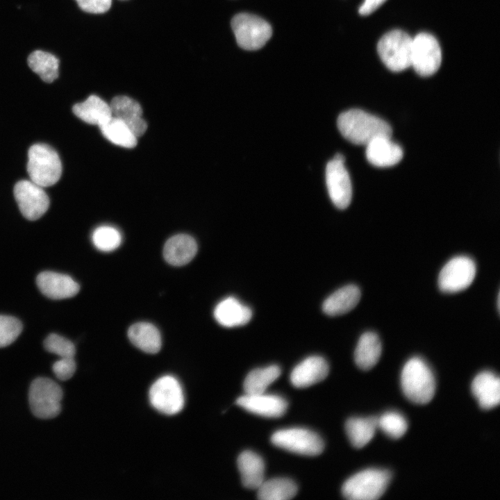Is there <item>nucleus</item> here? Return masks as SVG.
Wrapping results in <instances>:
<instances>
[{"label":"nucleus","instance_id":"nucleus-1","mask_svg":"<svg viewBox=\"0 0 500 500\" xmlns=\"http://www.w3.org/2000/svg\"><path fill=\"white\" fill-rule=\"evenodd\" d=\"M338 129L347 140L357 145H367L380 136L392 137V129L385 120L360 109L341 113L337 121Z\"/></svg>","mask_w":500,"mask_h":500},{"label":"nucleus","instance_id":"nucleus-2","mask_svg":"<svg viewBox=\"0 0 500 500\" xmlns=\"http://www.w3.org/2000/svg\"><path fill=\"white\" fill-rule=\"evenodd\" d=\"M401 385L405 396L417 404L428 403L435 392L434 375L427 364L419 357L410 358L404 365Z\"/></svg>","mask_w":500,"mask_h":500},{"label":"nucleus","instance_id":"nucleus-3","mask_svg":"<svg viewBox=\"0 0 500 500\" xmlns=\"http://www.w3.org/2000/svg\"><path fill=\"white\" fill-rule=\"evenodd\" d=\"M27 172L31 181L45 188L56 183L62 174L58 153L45 144H35L28 150Z\"/></svg>","mask_w":500,"mask_h":500},{"label":"nucleus","instance_id":"nucleus-4","mask_svg":"<svg viewBox=\"0 0 500 500\" xmlns=\"http://www.w3.org/2000/svg\"><path fill=\"white\" fill-rule=\"evenodd\" d=\"M390 479L391 473L388 470L365 469L347 479L342 487V493L351 500H375L384 494Z\"/></svg>","mask_w":500,"mask_h":500},{"label":"nucleus","instance_id":"nucleus-5","mask_svg":"<svg viewBox=\"0 0 500 500\" xmlns=\"http://www.w3.org/2000/svg\"><path fill=\"white\" fill-rule=\"evenodd\" d=\"M412 38L401 30H393L379 40L377 49L385 66L392 72H401L411 66Z\"/></svg>","mask_w":500,"mask_h":500},{"label":"nucleus","instance_id":"nucleus-6","mask_svg":"<svg viewBox=\"0 0 500 500\" xmlns=\"http://www.w3.org/2000/svg\"><path fill=\"white\" fill-rule=\"evenodd\" d=\"M62 398V391L60 385L48 378H38L30 386V407L33 414L38 418L56 417L60 412Z\"/></svg>","mask_w":500,"mask_h":500},{"label":"nucleus","instance_id":"nucleus-7","mask_svg":"<svg viewBox=\"0 0 500 500\" xmlns=\"http://www.w3.org/2000/svg\"><path fill=\"white\" fill-rule=\"evenodd\" d=\"M238 44L245 50L262 48L272 35V29L263 19L248 13L236 15L231 21Z\"/></svg>","mask_w":500,"mask_h":500},{"label":"nucleus","instance_id":"nucleus-8","mask_svg":"<svg viewBox=\"0 0 500 500\" xmlns=\"http://www.w3.org/2000/svg\"><path fill=\"white\" fill-rule=\"evenodd\" d=\"M271 442L278 447L304 456H317L324 447L317 433L302 428L278 430L272 435Z\"/></svg>","mask_w":500,"mask_h":500},{"label":"nucleus","instance_id":"nucleus-9","mask_svg":"<svg viewBox=\"0 0 500 500\" xmlns=\"http://www.w3.org/2000/svg\"><path fill=\"white\" fill-rule=\"evenodd\" d=\"M149 401L158 411L168 415L177 414L184 406V395L178 381L172 376L159 378L151 385Z\"/></svg>","mask_w":500,"mask_h":500},{"label":"nucleus","instance_id":"nucleus-10","mask_svg":"<svg viewBox=\"0 0 500 500\" xmlns=\"http://www.w3.org/2000/svg\"><path fill=\"white\" fill-rule=\"evenodd\" d=\"M476 267L472 259L459 256L451 258L441 269L438 285L441 291L455 293L467 288L476 276Z\"/></svg>","mask_w":500,"mask_h":500},{"label":"nucleus","instance_id":"nucleus-11","mask_svg":"<svg viewBox=\"0 0 500 500\" xmlns=\"http://www.w3.org/2000/svg\"><path fill=\"white\" fill-rule=\"evenodd\" d=\"M441 62V49L434 36L420 33L412 38L411 66L419 75H433L440 68Z\"/></svg>","mask_w":500,"mask_h":500},{"label":"nucleus","instance_id":"nucleus-12","mask_svg":"<svg viewBox=\"0 0 500 500\" xmlns=\"http://www.w3.org/2000/svg\"><path fill=\"white\" fill-rule=\"evenodd\" d=\"M14 196L22 214L29 220L40 218L49 206V199L43 188L32 181L17 182Z\"/></svg>","mask_w":500,"mask_h":500},{"label":"nucleus","instance_id":"nucleus-13","mask_svg":"<svg viewBox=\"0 0 500 500\" xmlns=\"http://www.w3.org/2000/svg\"><path fill=\"white\" fill-rule=\"evenodd\" d=\"M326 183L329 197L339 209L347 208L351 203L352 187L344 160H330L326 168Z\"/></svg>","mask_w":500,"mask_h":500},{"label":"nucleus","instance_id":"nucleus-14","mask_svg":"<svg viewBox=\"0 0 500 500\" xmlns=\"http://www.w3.org/2000/svg\"><path fill=\"white\" fill-rule=\"evenodd\" d=\"M235 403L251 413L265 417H280L288 408V402L284 398L265 392L244 394L238 398Z\"/></svg>","mask_w":500,"mask_h":500},{"label":"nucleus","instance_id":"nucleus-15","mask_svg":"<svg viewBox=\"0 0 500 500\" xmlns=\"http://www.w3.org/2000/svg\"><path fill=\"white\" fill-rule=\"evenodd\" d=\"M40 292L52 299H67L75 296L79 285L71 276L54 272H42L36 278Z\"/></svg>","mask_w":500,"mask_h":500},{"label":"nucleus","instance_id":"nucleus-16","mask_svg":"<svg viewBox=\"0 0 500 500\" xmlns=\"http://www.w3.org/2000/svg\"><path fill=\"white\" fill-rule=\"evenodd\" d=\"M112 116L122 121L138 138L142 135L147 124L142 118V109L135 100L126 96H117L110 104Z\"/></svg>","mask_w":500,"mask_h":500},{"label":"nucleus","instance_id":"nucleus-17","mask_svg":"<svg viewBox=\"0 0 500 500\" xmlns=\"http://www.w3.org/2000/svg\"><path fill=\"white\" fill-rule=\"evenodd\" d=\"M366 158L368 162L378 167H392L403 158L401 147L391 140V137L380 136L366 145Z\"/></svg>","mask_w":500,"mask_h":500},{"label":"nucleus","instance_id":"nucleus-18","mask_svg":"<svg viewBox=\"0 0 500 500\" xmlns=\"http://www.w3.org/2000/svg\"><path fill=\"white\" fill-rule=\"evenodd\" d=\"M328 374V365L319 356H311L294 367L290 382L296 388H307L324 380Z\"/></svg>","mask_w":500,"mask_h":500},{"label":"nucleus","instance_id":"nucleus-19","mask_svg":"<svg viewBox=\"0 0 500 500\" xmlns=\"http://www.w3.org/2000/svg\"><path fill=\"white\" fill-rule=\"evenodd\" d=\"M213 314L218 324L227 328L243 326L252 317L251 308L233 297H226L219 302Z\"/></svg>","mask_w":500,"mask_h":500},{"label":"nucleus","instance_id":"nucleus-20","mask_svg":"<svg viewBox=\"0 0 500 500\" xmlns=\"http://www.w3.org/2000/svg\"><path fill=\"white\" fill-rule=\"evenodd\" d=\"M471 389L483 409H491L499 405L500 380L493 372L484 371L477 374L472 383Z\"/></svg>","mask_w":500,"mask_h":500},{"label":"nucleus","instance_id":"nucleus-21","mask_svg":"<svg viewBox=\"0 0 500 500\" xmlns=\"http://www.w3.org/2000/svg\"><path fill=\"white\" fill-rule=\"evenodd\" d=\"M197 252L195 240L186 234L171 237L165 244L163 256L167 262L174 266H182L190 262Z\"/></svg>","mask_w":500,"mask_h":500},{"label":"nucleus","instance_id":"nucleus-22","mask_svg":"<svg viewBox=\"0 0 500 500\" xmlns=\"http://www.w3.org/2000/svg\"><path fill=\"white\" fill-rule=\"evenodd\" d=\"M360 297V290L358 286L353 284L345 285L325 299L322 310L329 316L345 314L357 306Z\"/></svg>","mask_w":500,"mask_h":500},{"label":"nucleus","instance_id":"nucleus-23","mask_svg":"<svg viewBox=\"0 0 500 500\" xmlns=\"http://www.w3.org/2000/svg\"><path fill=\"white\" fill-rule=\"evenodd\" d=\"M237 463L243 485L249 489H258L264 481L262 458L251 451H244L239 455Z\"/></svg>","mask_w":500,"mask_h":500},{"label":"nucleus","instance_id":"nucleus-24","mask_svg":"<svg viewBox=\"0 0 500 500\" xmlns=\"http://www.w3.org/2000/svg\"><path fill=\"white\" fill-rule=\"evenodd\" d=\"M72 110L83 122L99 126L112 117L110 104L96 95H91L84 101L75 104Z\"/></svg>","mask_w":500,"mask_h":500},{"label":"nucleus","instance_id":"nucleus-25","mask_svg":"<svg viewBox=\"0 0 500 500\" xmlns=\"http://www.w3.org/2000/svg\"><path fill=\"white\" fill-rule=\"evenodd\" d=\"M128 337L134 346L145 353L154 354L161 349L160 331L151 323L138 322L133 324L128 330Z\"/></svg>","mask_w":500,"mask_h":500},{"label":"nucleus","instance_id":"nucleus-26","mask_svg":"<svg viewBox=\"0 0 500 500\" xmlns=\"http://www.w3.org/2000/svg\"><path fill=\"white\" fill-rule=\"evenodd\" d=\"M381 351L378 336L374 332H366L360 336L356 347L355 362L363 370L370 369L378 362Z\"/></svg>","mask_w":500,"mask_h":500},{"label":"nucleus","instance_id":"nucleus-27","mask_svg":"<svg viewBox=\"0 0 500 500\" xmlns=\"http://www.w3.org/2000/svg\"><path fill=\"white\" fill-rule=\"evenodd\" d=\"M378 428V417H352L345 424V431L351 444L362 448L373 438Z\"/></svg>","mask_w":500,"mask_h":500},{"label":"nucleus","instance_id":"nucleus-28","mask_svg":"<svg viewBox=\"0 0 500 500\" xmlns=\"http://www.w3.org/2000/svg\"><path fill=\"white\" fill-rule=\"evenodd\" d=\"M257 490L259 499L288 500L296 495L298 489L290 478H275L264 481Z\"/></svg>","mask_w":500,"mask_h":500},{"label":"nucleus","instance_id":"nucleus-29","mask_svg":"<svg viewBox=\"0 0 500 500\" xmlns=\"http://www.w3.org/2000/svg\"><path fill=\"white\" fill-rule=\"evenodd\" d=\"M281 373L280 367L276 365L251 371L246 376L243 384L245 394L265 392L268 386L279 377Z\"/></svg>","mask_w":500,"mask_h":500},{"label":"nucleus","instance_id":"nucleus-30","mask_svg":"<svg viewBox=\"0 0 500 500\" xmlns=\"http://www.w3.org/2000/svg\"><path fill=\"white\" fill-rule=\"evenodd\" d=\"M28 64L44 82L51 83L58 76L59 60L50 53L35 51L29 55Z\"/></svg>","mask_w":500,"mask_h":500},{"label":"nucleus","instance_id":"nucleus-31","mask_svg":"<svg viewBox=\"0 0 500 500\" xmlns=\"http://www.w3.org/2000/svg\"><path fill=\"white\" fill-rule=\"evenodd\" d=\"M103 135L110 142L124 148H133L137 137L120 119L112 117L99 126Z\"/></svg>","mask_w":500,"mask_h":500},{"label":"nucleus","instance_id":"nucleus-32","mask_svg":"<svg viewBox=\"0 0 500 500\" xmlns=\"http://www.w3.org/2000/svg\"><path fill=\"white\" fill-rule=\"evenodd\" d=\"M122 240L120 232L116 228L108 225L97 227L92 235V241L94 247L104 252H110L117 249Z\"/></svg>","mask_w":500,"mask_h":500},{"label":"nucleus","instance_id":"nucleus-33","mask_svg":"<svg viewBox=\"0 0 500 500\" xmlns=\"http://www.w3.org/2000/svg\"><path fill=\"white\" fill-rule=\"evenodd\" d=\"M378 428L387 435L398 439L402 437L408 429L406 418L397 412H388L378 418Z\"/></svg>","mask_w":500,"mask_h":500},{"label":"nucleus","instance_id":"nucleus-34","mask_svg":"<svg viewBox=\"0 0 500 500\" xmlns=\"http://www.w3.org/2000/svg\"><path fill=\"white\" fill-rule=\"evenodd\" d=\"M22 331V324L18 319L0 315V348L12 344Z\"/></svg>","mask_w":500,"mask_h":500},{"label":"nucleus","instance_id":"nucleus-35","mask_svg":"<svg viewBox=\"0 0 500 500\" xmlns=\"http://www.w3.org/2000/svg\"><path fill=\"white\" fill-rule=\"evenodd\" d=\"M44 348L60 358L74 357L76 348L68 339L56 333L50 334L44 342Z\"/></svg>","mask_w":500,"mask_h":500},{"label":"nucleus","instance_id":"nucleus-36","mask_svg":"<svg viewBox=\"0 0 500 500\" xmlns=\"http://www.w3.org/2000/svg\"><path fill=\"white\" fill-rule=\"evenodd\" d=\"M76 369V364L74 357L61 358L54 362L52 367L55 375L62 381H67L72 378Z\"/></svg>","mask_w":500,"mask_h":500},{"label":"nucleus","instance_id":"nucleus-37","mask_svg":"<svg viewBox=\"0 0 500 500\" xmlns=\"http://www.w3.org/2000/svg\"><path fill=\"white\" fill-rule=\"evenodd\" d=\"M76 1L83 10L94 14L108 11L112 3V0H76Z\"/></svg>","mask_w":500,"mask_h":500},{"label":"nucleus","instance_id":"nucleus-38","mask_svg":"<svg viewBox=\"0 0 500 500\" xmlns=\"http://www.w3.org/2000/svg\"><path fill=\"white\" fill-rule=\"evenodd\" d=\"M386 0H365L360 6L358 12L361 15H368L374 12Z\"/></svg>","mask_w":500,"mask_h":500}]
</instances>
